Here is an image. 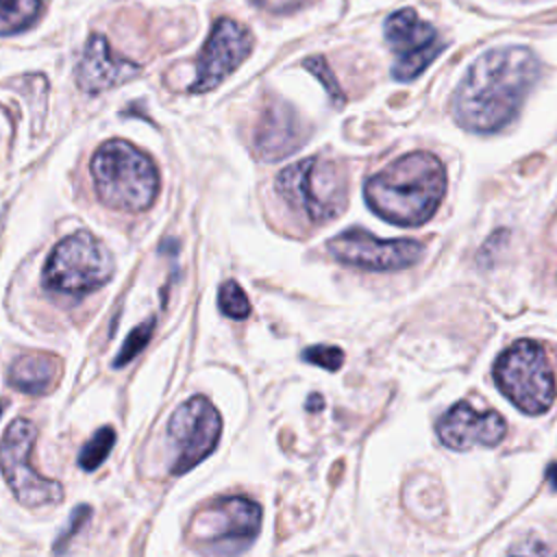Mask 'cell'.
Listing matches in <instances>:
<instances>
[{"instance_id": "obj_1", "label": "cell", "mask_w": 557, "mask_h": 557, "mask_svg": "<svg viewBox=\"0 0 557 557\" xmlns=\"http://www.w3.org/2000/svg\"><path fill=\"white\" fill-rule=\"evenodd\" d=\"M540 76L537 57L522 46L494 48L476 57L461 78L455 120L474 133H494L509 124Z\"/></svg>"}, {"instance_id": "obj_2", "label": "cell", "mask_w": 557, "mask_h": 557, "mask_svg": "<svg viewBox=\"0 0 557 557\" xmlns=\"http://www.w3.org/2000/svg\"><path fill=\"white\" fill-rule=\"evenodd\" d=\"M446 191V172L431 152L398 157L363 185L368 207L383 220L400 226L424 224Z\"/></svg>"}, {"instance_id": "obj_3", "label": "cell", "mask_w": 557, "mask_h": 557, "mask_svg": "<svg viewBox=\"0 0 557 557\" xmlns=\"http://www.w3.org/2000/svg\"><path fill=\"white\" fill-rule=\"evenodd\" d=\"M98 200L115 211H146L159 194V172L150 157L128 141H104L89 165Z\"/></svg>"}, {"instance_id": "obj_4", "label": "cell", "mask_w": 557, "mask_h": 557, "mask_svg": "<svg viewBox=\"0 0 557 557\" xmlns=\"http://www.w3.org/2000/svg\"><path fill=\"white\" fill-rule=\"evenodd\" d=\"M276 191L289 209L311 224L337 218L348 202L344 170L324 157H307L287 165L276 176Z\"/></svg>"}, {"instance_id": "obj_5", "label": "cell", "mask_w": 557, "mask_h": 557, "mask_svg": "<svg viewBox=\"0 0 557 557\" xmlns=\"http://www.w3.org/2000/svg\"><path fill=\"white\" fill-rule=\"evenodd\" d=\"M261 529V505L248 496H222L207 503L187 527V540L200 550L237 555Z\"/></svg>"}, {"instance_id": "obj_6", "label": "cell", "mask_w": 557, "mask_h": 557, "mask_svg": "<svg viewBox=\"0 0 557 557\" xmlns=\"http://www.w3.org/2000/svg\"><path fill=\"white\" fill-rule=\"evenodd\" d=\"M498 389L524 413L537 416L550 409L557 396L553 368L540 344L520 339L511 344L494 363Z\"/></svg>"}, {"instance_id": "obj_7", "label": "cell", "mask_w": 557, "mask_h": 557, "mask_svg": "<svg viewBox=\"0 0 557 557\" xmlns=\"http://www.w3.org/2000/svg\"><path fill=\"white\" fill-rule=\"evenodd\" d=\"M113 276L109 248L87 231L63 237L44 268V285L65 296H83Z\"/></svg>"}, {"instance_id": "obj_8", "label": "cell", "mask_w": 557, "mask_h": 557, "mask_svg": "<svg viewBox=\"0 0 557 557\" xmlns=\"http://www.w3.org/2000/svg\"><path fill=\"white\" fill-rule=\"evenodd\" d=\"M37 429L26 418H15L0 442V470L20 505L35 509L63 498V485L33 468V446Z\"/></svg>"}, {"instance_id": "obj_9", "label": "cell", "mask_w": 557, "mask_h": 557, "mask_svg": "<svg viewBox=\"0 0 557 557\" xmlns=\"http://www.w3.org/2000/svg\"><path fill=\"white\" fill-rule=\"evenodd\" d=\"M222 433L218 409L205 396L185 400L168 422V442L172 446V474H185L213 453Z\"/></svg>"}, {"instance_id": "obj_10", "label": "cell", "mask_w": 557, "mask_h": 557, "mask_svg": "<svg viewBox=\"0 0 557 557\" xmlns=\"http://www.w3.org/2000/svg\"><path fill=\"white\" fill-rule=\"evenodd\" d=\"M326 248L335 261L370 272L405 270L418 263L424 252V246L416 239H379L363 228H348L335 235Z\"/></svg>"}, {"instance_id": "obj_11", "label": "cell", "mask_w": 557, "mask_h": 557, "mask_svg": "<svg viewBox=\"0 0 557 557\" xmlns=\"http://www.w3.org/2000/svg\"><path fill=\"white\" fill-rule=\"evenodd\" d=\"M383 30L385 41L394 52L392 76L396 81H411L422 74L446 46L440 41L437 30L413 9H400L392 13L385 20Z\"/></svg>"}, {"instance_id": "obj_12", "label": "cell", "mask_w": 557, "mask_h": 557, "mask_svg": "<svg viewBox=\"0 0 557 557\" xmlns=\"http://www.w3.org/2000/svg\"><path fill=\"white\" fill-rule=\"evenodd\" d=\"M250 50H252L250 30L231 17H220L213 24L200 50L191 91L198 94V91H209L218 87L226 76H231L248 59Z\"/></svg>"}, {"instance_id": "obj_13", "label": "cell", "mask_w": 557, "mask_h": 557, "mask_svg": "<svg viewBox=\"0 0 557 557\" xmlns=\"http://www.w3.org/2000/svg\"><path fill=\"white\" fill-rule=\"evenodd\" d=\"M437 437L453 450H470L474 446L494 448L507 433V424L498 411H476L470 403L453 405L437 420Z\"/></svg>"}, {"instance_id": "obj_14", "label": "cell", "mask_w": 557, "mask_h": 557, "mask_svg": "<svg viewBox=\"0 0 557 557\" xmlns=\"http://www.w3.org/2000/svg\"><path fill=\"white\" fill-rule=\"evenodd\" d=\"M305 141L302 124L296 111L283 100L263 104L252 133V150L263 161H278L296 152Z\"/></svg>"}, {"instance_id": "obj_15", "label": "cell", "mask_w": 557, "mask_h": 557, "mask_svg": "<svg viewBox=\"0 0 557 557\" xmlns=\"http://www.w3.org/2000/svg\"><path fill=\"white\" fill-rule=\"evenodd\" d=\"M139 65L113 52L102 35H91L76 67V83L87 94H100L137 76Z\"/></svg>"}, {"instance_id": "obj_16", "label": "cell", "mask_w": 557, "mask_h": 557, "mask_svg": "<svg viewBox=\"0 0 557 557\" xmlns=\"http://www.w3.org/2000/svg\"><path fill=\"white\" fill-rule=\"evenodd\" d=\"M61 363L52 352L30 350L20 355L9 368V385L24 394H48L59 381Z\"/></svg>"}, {"instance_id": "obj_17", "label": "cell", "mask_w": 557, "mask_h": 557, "mask_svg": "<svg viewBox=\"0 0 557 557\" xmlns=\"http://www.w3.org/2000/svg\"><path fill=\"white\" fill-rule=\"evenodd\" d=\"M44 0H0V35H15L35 24Z\"/></svg>"}, {"instance_id": "obj_18", "label": "cell", "mask_w": 557, "mask_h": 557, "mask_svg": "<svg viewBox=\"0 0 557 557\" xmlns=\"http://www.w3.org/2000/svg\"><path fill=\"white\" fill-rule=\"evenodd\" d=\"M115 442V431L111 426H102L98 429L83 446L81 455H78V466L83 470H96L111 453Z\"/></svg>"}, {"instance_id": "obj_19", "label": "cell", "mask_w": 557, "mask_h": 557, "mask_svg": "<svg viewBox=\"0 0 557 557\" xmlns=\"http://www.w3.org/2000/svg\"><path fill=\"white\" fill-rule=\"evenodd\" d=\"M218 305H220V311L228 318H235V320H244L250 315V302H248V296L246 292L239 287L237 281H224L220 287H218Z\"/></svg>"}, {"instance_id": "obj_20", "label": "cell", "mask_w": 557, "mask_h": 557, "mask_svg": "<svg viewBox=\"0 0 557 557\" xmlns=\"http://www.w3.org/2000/svg\"><path fill=\"white\" fill-rule=\"evenodd\" d=\"M152 331H154V318L144 320L139 326H135V329L126 335V339H124V344H122V348H120V352H117L113 366H115V368H122L124 363H128L131 359H135V357L146 348V344L150 342Z\"/></svg>"}, {"instance_id": "obj_21", "label": "cell", "mask_w": 557, "mask_h": 557, "mask_svg": "<svg viewBox=\"0 0 557 557\" xmlns=\"http://www.w3.org/2000/svg\"><path fill=\"white\" fill-rule=\"evenodd\" d=\"M305 67L322 83V87L326 89V94H329V98L333 100V104L335 107H342L344 102H346V96H344V91H342V87H339V83L335 81V76H333V72H331V67L326 65V61H324V57H309L307 61H305Z\"/></svg>"}, {"instance_id": "obj_22", "label": "cell", "mask_w": 557, "mask_h": 557, "mask_svg": "<svg viewBox=\"0 0 557 557\" xmlns=\"http://www.w3.org/2000/svg\"><path fill=\"white\" fill-rule=\"evenodd\" d=\"M302 359L329 372H335L344 363V352L337 346H309L302 350Z\"/></svg>"}, {"instance_id": "obj_23", "label": "cell", "mask_w": 557, "mask_h": 557, "mask_svg": "<svg viewBox=\"0 0 557 557\" xmlns=\"http://www.w3.org/2000/svg\"><path fill=\"white\" fill-rule=\"evenodd\" d=\"M89 507L87 505H83V507H76L74 511H72V518H70V524L63 529V533L59 535V540L54 542V550L59 553V550H63V546L67 544V540L89 520Z\"/></svg>"}, {"instance_id": "obj_24", "label": "cell", "mask_w": 557, "mask_h": 557, "mask_svg": "<svg viewBox=\"0 0 557 557\" xmlns=\"http://www.w3.org/2000/svg\"><path fill=\"white\" fill-rule=\"evenodd\" d=\"M250 2L270 13H289L298 7H302L307 0H250Z\"/></svg>"}, {"instance_id": "obj_25", "label": "cell", "mask_w": 557, "mask_h": 557, "mask_svg": "<svg viewBox=\"0 0 557 557\" xmlns=\"http://www.w3.org/2000/svg\"><path fill=\"white\" fill-rule=\"evenodd\" d=\"M322 405H324V400H322L320 394H311L309 400H307V409H309V411H320Z\"/></svg>"}, {"instance_id": "obj_26", "label": "cell", "mask_w": 557, "mask_h": 557, "mask_svg": "<svg viewBox=\"0 0 557 557\" xmlns=\"http://www.w3.org/2000/svg\"><path fill=\"white\" fill-rule=\"evenodd\" d=\"M546 476H548V481L553 483V487H557V463H553V466L546 470Z\"/></svg>"}, {"instance_id": "obj_27", "label": "cell", "mask_w": 557, "mask_h": 557, "mask_svg": "<svg viewBox=\"0 0 557 557\" xmlns=\"http://www.w3.org/2000/svg\"><path fill=\"white\" fill-rule=\"evenodd\" d=\"M511 557H524V555H511ZM557 557V555H555Z\"/></svg>"}, {"instance_id": "obj_28", "label": "cell", "mask_w": 557, "mask_h": 557, "mask_svg": "<svg viewBox=\"0 0 557 557\" xmlns=\"http://www.w3.org/2000/svg\"><path fill=\"white\" fill-rule=\"evenodd\" d=\"M0 413H2V403H0Z\"/></svg>"}]
</instances>
